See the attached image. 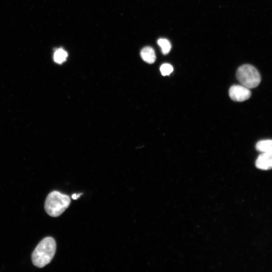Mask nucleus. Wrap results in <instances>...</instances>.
I'll list each match as a JSON object with an SVG mask.
<instances>
[{
    "label": "nucleus",
    "mask_w": 272,
    "mask_h": 272,
    "mask_svg": "<svg viewBox=\"0 0 272 272\" xmlns=\"http://www.w3.org/2000/svg\"><path fill=\"white\" fill-rule=\"evenodd\" d=\"M57 248L55 239L51 237L43 239L32 254L33 264L42 268L51 263L56 253Z\"/></svg>",
    "instance_id": "1"
},
{
    "label": "nucleus",
    "mask_w": 272,
    "mask_h": 272,
    "mask_svg": "<svg viewBox=\"0 0 272 272\" xmlns=\"http://www.w3.org/2000/svg\"><path fill=\"white\" fill-rule=\"evenodd\" d=\"M70 203L69 196L58 191H53L48 195L44 209L49 216L57 217L63 214Z\"/></svg>",
    "instance_id": "2"
},
{
    "label": "nucleus",
    "mask_w": 272,
    "mask_h": 272,
    "mask_svg": "<svg viewBox=\"0 0 272 272\" xmlns=\"http://www.w3.org/2000/svg\"><path fill=\"white\" fill-rule=\"evenodd\" d=\"M236 78L242 85L249 89L256 87L261 81V77L259 71L249 64L244 65L238 69Z\"/></svg>",
    "instance_id": "3"
},
{
    "label": "nucleus",
    "mask_w": 272,
    "mask_h": 272,
    "mask_svg": "<svg viewBox=\"0 0 272 272\" xmlns=\"http://www.w3.org/2000/svg\"><path fill=\"white\" fill-rule=\"evenodd\" d=\"M229 94L232 99L237 102L246 101L251 97L252 95L250 89L242 85L232 86Z\"/></svg>",
    "instance_id": "4"
},
{
    "label": "nucleus",
    "mask_w": 272,
    "mask_h": 272,
    "mask_svg": "<svg viewBox=\"0 0 272 272\" xmlns=\"http://www.w3.org/2000/svg\"><path fill=\"white\" fill-rule=\"evenodd\" d=\"M255 166L258 169L268 171L272 169V155L263 153L257 158Z\"/></svg>",
    "instance_id": "5"
},
{
    "label": "nucleus",
    "mask_w": 272,
    "mask_h": 272,
    "mask_svg": "<svg viewBox=\"0 0 272 272\" xmlns=\"http://www.w3.org/2000/svg\"><path fill=\"white\" fill-rule=\"evenodd\" d=\"M141 56L144 61L149 64L154 63L156 58L155 50L150 47H145L141 50Z\"/></svg>",
    "instance_id": "6"
},
{
    "label": "nucleus",
    "mask_w": 272,
    "mask_h": 272,
    "mask_svg": "<svg viewBox=\"0 0 272 272\" xmlns=\"http://www.w3.org/2000/svg\"><path fill=\"white\" fill-rule=\"evenodd\" d=\"M255 148L262 153L272 155V140H262L257 143Z\"/></svg>",
    "instance_id": "7"
},
{
    "label": "nucleus",
    "mask_w": 272,
    "mask_h": 272,
    "mask_svg": "<svg viewBox=\"0 0 272 272\" xmlns=\"http://www.w3.org/2000/svg\"><path fill=\"white\" fill-rule=\"evenodd\" d=\"M67 53L62 49L57 50L54 54V58L55 62L58 64H62L67 59Z\"/></svg>",
    "instance_id": "8"
},
{
    "label": "nucleus",
    "mask_w": 272,
    "mask_h": 272,
    "mask_svg": "<svg viewBox=\"0 0 272 272\" xmlns=\"http://www.w3.org/2000/svg\"><path fill=\"white\" fill-rule=\"evenodd\" d=\"M157 43L161 49L163 54L167 55L170 52L172 45L168 39H160L158 40Z\"/></svg>",
    "instance_id": "9"
},
{
    "label": "nucleus",
    "mask_w": 272,
    "mask_h": 272,
    "mask_svg": "<svg viewBox=\"0 0 272 272\" xmlns=\"http://www.w3.org/2000/svg\"><path fill=\"white\" fill-rule=\"evenodd\" d=\"M160 72L163 76L170 75L174 71L173 66L169 64H164L160 67Z\"/></svg>",
    "instance_id": "10"
},
{
    "label": "nucleus",
    "mask_w": 272,
    "mask_h": 272,
    "mask_svg": "<svg viewBox=\"0 0 272 272\" xmlns=\"http://www.w3.org/2000/svg\"><path fill=\"white\" fill-rule=\"evenodd\" d=\"M82 194H74L72 195V197L74 200H77L80 197V196Z\"/></svg>",
    "instance_id": "11"
}]
</instances>
